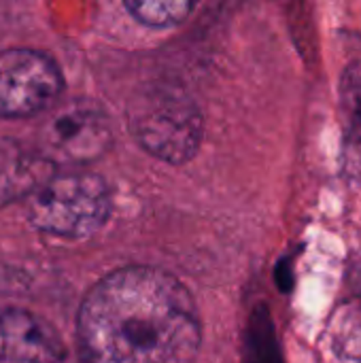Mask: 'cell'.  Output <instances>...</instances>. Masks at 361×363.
<instances>
[{"mask_svg": "<svg viewBox=\"0 0 361 363\" xmlns=\"http://www.w3.org/2000/svg\"><path fill=\"white\" fill-rule=\"evenodd\" d=\"M109 215V185L91 172L53 174L28 198L30 223L60 238H87L106 223Z\"/></svg>", "mask_w": 361, "mask_h": 363, "instance_id": "cell-3", "label": "cell"}, {"mask_svg": "<svg viewBox=\"0 0 361 363\" xmlns=\"http://www.w3.org/2000/svg\"><path fill=\"white\" fill-rule=\"evenodd\" d=\"M128 125L136 143L168 164L189 162L202 140V115L194 100L168 85L138 91L128 106Z\"/></svg>", "mask_w": 361, "mask_h": 363, "instance_id": "cell-2", "label": "cell"}, {"mask_svg": "<svg viewBox=\"0 0 361 363\" xmlns=\"http://www.w3.org/2000/svg\"><path fill=\"white\" fill-rule=\"evenodd\" d=\"M66 347L55 328L21 308H0V363H64Z\"/></svg>", "mask_w": 361, "mask_h": 363, "instance_id": "cell-6", "label": "cell"}, {"mask_svg": "<svg viewBox=\"0 0 361 363\" xmlns=\"http://www.w3.org/2000/svg\"><path fill=\"white\" fill-rule=\"evenodd\" d=\"M277 279H279L281 291H289V289L294 287V274H291V262H289V259H285V262L279 266Z\"/></svg>", "mask_w": 361, "mask_h": 363, "instance_id": "cell-11", "label": "cell"}, {"mask_svg": "<svg viewBox=\"0 0 361 363\" xmlns=\"http://www.w3.org/2000/svg\"><path fill=\"white\" fill-rule=\"evenodd\" d=\"M245 363H285L272 317L264 304H260L253 311L249 325H247Z\"/></svg>", "mask_w": 361, "mask_h": 363, "instance_id": "cell-9", "label": "cell"}, {"mask_svg": "<svg viewBox=\"0 0 361 363\" xmlns=\"http://www.w3.org/2000/svg\"><path fill=\"white\" fill-rule=\"evenodd\" d=\"M111 143V121L91 100H72L55 106L38 130V153L51 166L89 164L102 157Z\"/></svg>", "mask_w": 361, "mask_h": 363, "instance_id": "cell-4", "label": "cell"}, {"mask_svg": "<svg viewBox=\"0 0 361 363\" xmlns=\"http://www.w3.org/2000/svg\"><path fill=\"white\" fill-rule=\"evenodd\" d=\"M343 108V157L347 174L361 183V60L349 64L340 79Z\"/></svg>", "mask_w": 361, "mask_h": 363, "instance_id": "cell-8", "label": "cell"}, {"mask_svg": "<svg viewBox=\"0 0 361 363\" xmlns=\"http://www.w3.org/2000/svg\"><path fill=\"white\" fill-rule=\"evenodd\" d=\"M77 340L85 363H194L202 328L196 300L177 277L130 266L87 291Z\"/></svg>", "mask_w": 361, "mask_h": 363, "instance_id": "cell-1", "label": "cell"}, {"mask_svg": "<svg viewBox=\"0 0 361 363\" xmlns=\"http://www.w3.org/2000/svg\"><path fill=\"white\" fill-rule=\"evenodd\" d=\"M53 177V166L23 143L0 136V208L30 198Z\"/></svg>", "mask_w": 361, "mask_h": 363, "instance_id": "cell-7", "label": "cell"}, {"mask_svg": "<svg viewBox=\"0 0 361 363\" xmlns=\"http://www.w3.org/2000/svg\"><path fill=\"white\" fill-rule=\"evenodd\" d=\"M64 87L55 62L34 49L0 53V117L23 119L55 104Z\"/></svg>", "mask_w": 361, "mask_h": 363, "instance_id": "cell-5", "label": "cell"}, {"mask_svg": "<svg viewBox=\"0 0 361 363\" xmlns=\"http://www.w3.org/2000/svg\"><path fill=\"white\" fill-rule=\"evenodd\" d=\"M126 9L136 21L149 28H168L181 23L191 11L194 2L185 0H128Z\"/></svg>", "mask_w": 361, "mask_h": 363, "instance_id": "cell-10", "label": "cell"}]
</instances>
